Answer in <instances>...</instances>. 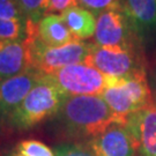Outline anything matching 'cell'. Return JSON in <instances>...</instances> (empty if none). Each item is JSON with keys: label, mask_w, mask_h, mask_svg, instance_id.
Wrapping results in <instances>:
<instances>
[{"label": "cell", "mask_w": 156, "mask_h": 156, "mask_svg": "<svg viewBox=\"0 0 156 156\" xmlns=\"http://www.w3.org/2000/svg\"><path fill=\"white\" fill-rule=\"evenodd\" d=\"M17 2L27 21L38 24L48 13L50 0H17Z\"/></svg>", "instance_id": "9a60e30c"}, {"label": "cell", "mask_w": 156, "mask_h": 156, "mask_svg": "<svg viewBox=\"0 0 156 156\" xmlns=\"http://www.w3.org/2000/svg\"><path fill=\"white\" fill-rule=\"evenodd\" d=\"M43 75L31 68L17 76L0 82V122L9 117Z\"/></svg>", "instance_id": "30bf717a"}, {"label": "cell", "mask_w": 156, "mask_h": 156, "mask_svg": "<svg viewBox=\"0 0 156 156\" xmlns=\"http://www.w3.org/2000/svg\"><path fill=\"white\" fill-rule=\"evenodd\" d=\"M15 151L21 156H56L55 151L49 146L35 139L22 140L16 146Z\"/></svg>", "instance_id": "e0dca14e"}, {"label": "cell", "mask_w": 156, "mask_h": 156, "mask_svg": "<svg viewBox=\"0 0 156 156\" xmlns=\"http://www.w3.org/2000/svg\"><path fill=\"white\" fill-rule=\"evenodd\" d=\"M33 68L30 37L2 41L0 39V82L17 76Z\"/></svg>", "instance_id": "9c48e42d"}, {"label": "cell", "mask_w": 156, "mask_h": 156, "mask_svg": "<svg viewBox=\"0 0 156 156\" xmlns=\"http://www.w3.org/2000/svg\"><path fill=\"white\" fill-rule=\"evenodd\" d=\"M80 6L98 16L105 11L123 9L124 0H80Z\"/></svg>", "instance_id": "ac0fdd59"}, {"label": "cell", "mask_w": 156, "mask_h": 156, "mask_svg": "<svg viewBox=\"0 0 156 156\" xmlns=\"http://www.w3.org/2000/svg\"><path fill=\"white\" fill-rule=\"evenodd\" d=\"M7 156H21V155H20V154H19L16 151H11V153H9V154H8Z\"/></svg>", "instance_id": "7402d4cb"}, {"label": "cell", "mask_w": 156, "mask_h": 156, "mask_svg": "<svg viewBox=\"0 0 156 156\" xmlns=\"http://www.w3.org/2000/svg\"><path fill=\"white\" fill-rule=\"evenodd\" d=\"M67 96L102 95L108 76L86 62L66 66L48 75Z\"/></svg>", "instance_id": "8992f818"}, {"label": "cell", "mask_w": 156, "mask_h": 156, "mask_svg": "<svg viewBox=\"0 0 156 156\" xmlns=\"http://www.w3.org/2000/svg\"><path fill=\"white\" fill-rule=\"evenodd\" d=\"M80 6V0H50L48 14H56V13H62L69 7Z\"/></svg>", "instance_id": "44dd1931"}, {"label": "cell", "mask_w": 156, "mask_h": 156, "mask_svg": "<svg viewBox=\"0 0 156 156\" xmlns=\"http://www.w3.org/2000/svg\"><path fill=\"white\" fill-rule=\"evenodd\" d=\"M65 24L72 35L78 39H87L95 36L96 19L91 12L81 6L69 7L60 14Z\"/></svg>", "instance_id": "5bb4252c"}, {"label": "cell", "mask_w": 156, "mask_h": 156, "mask_svg": "<svg viewBox=\"0 0 156 156\" xmlns=\"http://www.w3.org/2000/svg\"><path fill=\"white\" fill-rule=\"evenodd\" d=\"M86 64L110 78H124L145 71V62L139 49L100 46L95 43Z\"/></svg>", "instance_id": "5b68a950"}, {"label": "cell", "mask_w": 156, "mask_h": 156, "mask_svg": "<svg viewBox=\"0 0 156 156\" xmlns=\"http://www.w3.org/2000/svg\"><path fill=\"white\" fill-rule=\"evenodd\" d=\"M56 156H96L88 144H62L55 147Z\"/></svg>", "instance_id": "d6986e66"}, {"label": "cell", "mask_w": 156, "mask_h": 156, "mask_svg": "<svg viewBox=\"0 0 156 156\" xmlns=\"http://www.w3.org/2000/svg\"><path fill=\"white\" fill-rule=\"evenodd\" d=\"M27 34L30 37L33 68L44 75H50L66 66L86 62L91 53L94 43L74 41L60 48L43 44L37 35V24L27 21Z\"/></svg>", "instance_id": "277c9868"}, {"label": "cell", "mask_w": 156, "mask_h": 156, "mask_svg": "<svg viewBox=\"0 0 156 156\" xmlns=\"http://www.w3.org/2000/svg\"><path fill=\"white\" fill-rule=\"evenodd\" d=\"M122 125L128 116L155 104L147 82L146 71L124 78L108 76V84L101 95Z\"/></svg>", "instance_id": "3957f363"}, {"label": "cell", "mask_w": 156, "mask_h": 156, "mask_svg": "<svg viewBox=\"0 0 156 156\" xmlns=\"http://www.w3.org/2000/svg\"><path fill=\"white\" fill-rule=\"evenodd\" d=\"M27 35V21H13L0 19V39L12 41V39L24 38Z\"/></svg>", "instance_id": "2e32d148"}, {"label": "cell", "mask_w": 156, "mask_h": 156, "mask_svg": "<svg viewBox=\"0 0 156 156\" xmlns=\"http://www.w3.org/2000/svg\"><path fill=\"white\" fill-rule=\"evenodd\" d=\"M89 145L96 156H135L136 147L124 125L115 124L90 140Z\"/></svg>", "instance_id": "8fae6325"}, {"label": "cell", "mask_w": 156, "mask_h": 156, "mask_svg": "<svg viewBox=\"0 0 156 156\" xmlns=\"http://www.w3.org/2000/svg\"><path fill=\"white\" fill-rule=\"evenodd\" d=\"M57 115L71 135L90 140L115 124L122 125L101 95L68 96Z\"/></svg>", "instance_id": "6da1fadb"}, {"label": "cell", "mask_w": 156, "mask_h": 156, "mask_svg": "<svg viewBox=\"0 0 156 156\" xmlns=\"http://www.w3.org/2000/svg\"><path fill=\"white\" fill-rule=\"evenodd\" d=\"M37 35L43 44L51 48H60L78 41L68 30L62 16L57 14H48L39 21Z\"/></svg>", "instance_id": "7c38bea8"}, {"label": "cell", "mask_w": 156, "mask_h": 156, "mask_svg": "<svg viewBox=\"0 0 156 156\" xmlns=\"http://www.w3.org/2000/svg\"><path fill=\"white\" fill-rule=\"evenodd\" d=\"M0 19L13 21H27L17 0H0Z\"/></svg>", "instance_id": "ffe728a7"}, {"label": "cell", "mask_w": 156, "mask_h": 156, "mask_svg": "<svg viewBox=\"0 0 156 156\" xmlns=\"http://www.w3.org/2000/svg\"><path fill=\"white\" fill-rule=\"evenodd\" d=\"M124 11L140 37L156 31V0H124Z\"/></svg>", "instance_id": "4fadbf2b"}, {"label": "cell", "mask_w": 156, "mask_h": 156, "mask_svg": "<svg viewBox=\"0 0 156 156\" xmlns=\"http://www.w3.org/2000/svg\"><path fill=\"white\" fill-rule=\"evenodd\" d=\"M67 96L48 75H43L26 98L9 115L13 128L26 131L57 115Z\"/></svg>", "instance_id": "7a4b0ae2"}, {"label": "cell", "mask_w": 156, "mask_h": 156, "mask_svg": "<svg viewBox=\"0 0 156 156\" xmlns=\"http://www.w3.org/2000/svg\"><path fill=\"white\" fill-rule=\"evenodd\" d=\"M141 156H156V104L128 116L124 124Z\"/></svg>", "instance_id": "ba28073f"}, {"label": "cell", "mask_w": 156, "mask_h": 156, "mask_svg": "<svg viewBox=\"0 0 156 156\" xmlns=\"http://www.w3.org/2000/svg\"><path fill=\"white\" fill-rule=\"evenodd\" d=\"M140 38L124 8L105 11L97 16L95 31L96 45L139 49Z\"/></svg>", "instance_id": "52a82bcc"}]
</instances>
